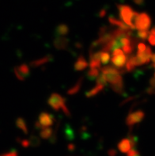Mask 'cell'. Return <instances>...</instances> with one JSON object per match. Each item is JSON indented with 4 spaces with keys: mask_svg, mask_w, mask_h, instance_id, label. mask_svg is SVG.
Instances as JSON below:
<instances>
[{
    "mask_svg": "<svg viewBox=\"0 0 155 156\" xmlns=\"http://www.w3.org/2000/svg\"><path fill=\"white\" fill-rule=\"evenodd\" d=\"M120 17L122 22L128 26L131 30H135V22L137 18L139 13L134 11L131 6L127 5H119L118 6Z\"/></svg>",
    "mask_w": 155,
    "mask_h": 156,
    "instance_id": "6da1fadb",
    "label": "cell"
},
{
    "mask_svg": "<svg viewBox=\"0 0 155 156\" xmlns=\"http://www.w3.org/2000/svg\"><path fill=\"white\" fill-rule=\"evenodd\" d=\"M121 71H116L113 73H108L104 75L105 76L106 81L109 83L110 87H112L116 93L120 94H124V82H123V78L121 76Z\"/></svg>",
    "mask_w": 155,
    "mask_h": 156,
    "instance_id": "7a4b0ae2",
    "label": "cell"
},
{
    "mask_svg": "<svg viewBox=\"0 0 155 156\" xmlns=\"http://www.w3.org/2000/svg\"><path fill=\"white\" fill-rule=\"evenodd\" d=\"M151 18L146 13H141L139 14L136 22H135V27L138 31L141 30H148L151 26Z\"/></svg>",
    "mask_w": 155,
    "mask_h": 156,
    "instance_id": "3957f363",
    "label": "cell"
},
{
    "mask_svg": "<svg viewBox=\"0 0 155 156\" xmlns=\"http://www.w3.org/2000/svg\"><path fill=\"white\" fill-rule=\"evenodd\" d=\"M48 104L55 111H59V109H63L66 105V100L60 94L54 93L50 96L48 100Z\"/></svg>",
    "mask_w": 155,
    "mask_h": 156,
    "instance_id": "277c9868",
    "label": "cell"
},
{
    "mask_svg": "<svg viewBox=\"0 0 155 156\" xmlns=\"http://www.w3.org/2000/svg\"><path fill=\"white\" fill-rule=\"evenodd\" d=\"M146 114L143 110H137L136 112H131L126 118V125L132 128L133 125L140 123L145 117Z\"/></svg>",
    "mask_w": 155,
    "mask_h": 156,
    "instance_id": "5b68a950",
    "label": "cell"
},
{
    "mask_svg": "<svg viewBox=\"0 0 155 156\" xmlns=\"http://www.w3.org/2000/svg\"><path fill=\"white\" fill-rule=\"evenodd\" d=\"M54 117L52 115L46 112H42L39 116V119H38V122L41 126V129H45V128H49L50 126L53 125L54 123Z\"/></svg>",
    "mask_w": 155,
    "mask_h": 156,
    "instance_id": "8992f818",
    "label": "cell"
},
{
    "mask_svg": "<svg viewBox=\"0 0 155 156\" xmlns=\"http://www.w3.org/2000/svg\"><path fill=\"white\" fill-rule=\"evenodd\" d=\"M53 44L58 50H66L68 48L69 40L64 37H57L55 38Z\"/></svg>",
    "mask_w": 155,
    "mask_h": 156,
    "instance_id": "52a82bcc",
    "label": "cell"
},
{
    "mask_svg": "<svg viewBox=\"0 0 155 156\" xmlns=\"http://www.w3.org/2000/svg\"><path fill=\"white\" fill-rule=\"evenodd\" d=\"M112 63L115 67L123 68L127 63V56L124 53L120 55H113L112 57Z\"/></svg>",
    "mask_w": 155,
    "mask_h": 156,
    "instance_id": "ba28073f",
    "label": "cell"
},
{
    "mask_svg": "<svg viewBox=\"0 0 155 156\" xmlns=\"http://www.w3.org/2000/svg\"><path fill=\"white\" fill-rule=\"evenodd\" d=\"M53 57L51 55H47L45 56H43L42 58H40L38 59H36L30 63V66L32 67H41V66L45 64V63H49L52 60Z\"/></svg>",
    "mask_w": 155,
    "mask_h": 156,
    "instance_id": "9c48e42d",
    "label": "cell"
},
{
    "mask_svg": "<svg viewBox=\"0 0 155 156\" xmlns=\"http://www.w3.org/2000/svg\"><path fill=\"white\" fill-rule=\"evenodd\" d=\"M118 149L120 152L122 153H128L129 151L132 149L131 141L128 138L123 139L119 144H118Z\"/></svg>",
    "mask_w": 155,
    "mask_h": 156,
    "instance_id": "30bf717a",
    "label": "cell"
},
{
    "mask_svg": "<svg viewBox=\"0 0 155 156\" xmlns=\"http://www.w3.org/2000/svg\"><path fill=\"white\" fill-rule=\"evenodd\" d=\"M87 67H88V63H87V61L86 60V59H85L83 55H80L75 63V71H83Z\"/></svg>",
    "mask_w": 155,
    "mask_h": 156,
    "instance_id": "8fae6325",
    "label": "cell"
},
{
    "mask_svg": "<svg viewBox=\"0 0 155 156\" xmlns=\"http://www.w3.org/2000/svg\"><path fill=\"white\" fill-rule=\"evenodd\" d=\"M83 78L81 77L80 79L77 81V83H75V85L73 86L72 87H71V88L67 90V94L74 95V94H76L78 92H79L81 87H82V85H83Z\"/></svg>",
    "mask_w": 155,
    "mask_h": 156,
    "instance_id": "7c38bea8",
    "label": "cell"
},
{
    "mask_svg": "<svg viewBox=\"0 0 155 156\" xmlns=\"http://www.w3.org/2000/svg\"><path fill=\"white\" fill-rule=\"evenodd\" d=\"M104 86L97 85L96 87H93L92 90H89L88 92H86V98H88L94 97L95 95H97V94H99L100 92H101V91L104 90Z\"/></svg>",
    "mask_w": 155,
    "mask_h": 156,
    "instance_id": "4fadbf2b",
    "label": "cell"
},
{
    "mask_svg": "<svg viewBox=\"0 0 155 156\" xmlns=\"http://www.w3.org/2000/svg\"><path fill=\"white\" fill-rule=\"evenodd\" d=\"M16 126L18 127L20 130H22L26 135L28 134V128L26 126V123L22 117H18L16 120Z\"/></svg>",
    "mask_w": 155,
    "mask_h": 156,
    "instance_id": "5bb4252c",
    "label": "cell"
},
{
    "mask_svg": "<svg viewBox=\"0 0 155 156\" xmlns=\"http://www.w3.org/2000/svg\"><path fill=\"white\" fill-rule=\"evenodd\" d=\"M17 69L18 70V71H19L20 73L23 75L24 77H25V79L30 75V67H29L27 64H26V63H22V64H21L20 66L17 67Z\"/></svg>",
    "mask_w": 155,
    "mask_h": 156,
    "instance_id": "9a60e30c",
    "label": "cell"
},
{
    "mask_svg": "<svg viewBox=\"0 0 155 156\" xmlns=\"http://www.w3.org/2000/svg\"><path fill=\"white\" fill-rule=\"evenodd\" d=\"M53 134V130L51 128H45L43 129L40 133V136L43 140H48L51 137Z\"/></svg>",
    "mask_w": 155,
    "mask_h": 156,
    "instance_id": "2e32d148",
    "label": "cell"
},
{
    "mask_svg": "<svg viewBox=\"0 0 155 156\" xmlns=\"http://www.w3.org/2000/svg\"><path fill=\"white\" fill-rule=\"evenodd\" d=\"M57 34L60 36H66L69 33V28L65 24H61L56 29Z\"/></svg>",
    "mask_w": 155,
    "mask_h": 156,
    "instance_id": "e0dca14e",
    "label": "cell"
},
{
    "mask_svg": "<svg viewBox=\"0 0 155 156\" xmlns=\"http://www.w3.org/2000/svg\"><path fill=\"white\" fill-rule=\"evenodd\" d=\"M135 67H136V65L134 62V55H131L126 63V70L128 71H132L135 69Z\"/></svg>",
    "mask_w": 155,
    "mask_h": 156,
    "instance_id": "ac0fdd59",
    "label": "cell"
},
{
    "mask_svg": "<svg viewBox=\"0 0 155 156\" xmlns=\"http://www.w3.org/2000/svg\"><path fill=\"white\" fill-rule=\"evenodd\" d=\"M29 141H30V146L34 147H37L40 146L41 144V140H40L39 137L36 136H31L29 139Z\"/></svg>",
    "mask_w": 155,
    "mask_h": 156,
    "instance_id": "d6986e66",
    "label": "cell"
},
{
    "mask_svg": "<svg viewBox=\"0 0 155 156\" xmlns=\"http://www.w3.org/2000/svg\"><path fill=\"white\" fill-rule=\"evenodd\" d=\"M99 75V69L97 68H91L87 73V76L90 79H94L98 77Z\"/></svg>",
    "mask_w": 155,
    "mask_h": 156,
    "instance_id": "ffe728a7",
    "label": "cell"
},
{
    "mask_svg": "<svg viewBox=\"0 0 155 156\" xmlns=\"http://www.w3.org/2000/svg\"><path fill=\"white\" fill-rule=\"evenodd\" d=\"M110 60V54L108 52L101 51L100 54V63L102 64H107Z\"/></svg>",
    "mask_w": 155,
    "mask_h": 156,
    "instance_id": "44dd1931",
    "label": "cell"
},
{
    "mask_svg": "<svg viewBox=\"0 0 155 156\" xmlns=\"http://www.w3.org/2000/svg\"><path fill=\"white\" fill-rule=\"evenodd\" d=\"M97 85H101V86H106L107 84V81H106L105 76H104L103 74H100V75H98V77L97 78L96 80Z\"/></svg>",
    "mask_w": 155,
    "mask_h": 156,
    "instance_id": "7402d4cb",
    "label": "cell"
},
{
    "mask_svg": "<svg viewBox=\"0 0 155 156\" xmlns=\"http://www.w3.org/2000/svg\"><path fill=\"white\" fill-rule=\"evenodd\" d=\"M137 35L140 39L145 41L149 37L150 32L148 30H141V31H138Z\"/></svg>",
    "mask_w": 155,
    "mask_h": 156,
    "instance_id": "603a6c76",
    "label": "cell"
},
{
    "mask_svg": "<svg viewBox=\"0 0 155 156\" xmlns=\"http://www.w3.org/2000/svg\"><path fill=\"white\" fill-rule=\"evenodd\" d=\"M150 87L147 89V93L149 94H155V79H151L150 81Z\"/></svg>",
    "mask_w": 155,
    "mask_h": 156,
    "instance_id": "cb8c5ba5",
    "label": "cell"
},
{
    "mask_svg": "<svg viewBox=\"0 0 155 156\" xmlns=\"http://www.w3.org/2000/svg\"><path fill=\"white\" fill-rule=\"evenodd\" d=\"M133 50H134V47L132 45L123 47V51H124V53L128 54V55H131V54L133 52Z\"/></svg>",
    "mask_w": 155,
    "mask_h": 156,
    "instance_id": "d4e9b609",
    "label": "cell"
},
{
    "mask_svg": "<svg viewBox=\"0 0 155 156\" xmlns=\"http://www.w3.org/2000/svg\"><path fill=\"white\" fill-rule=\"evenodd\" d=\"M138 51L137 53H141V52H143L144 51L146 48V46L145 44L143 43H139L138 44Z\"/></svg>",
    "mask_w": 155,
    "mask_h": 156,
    "instance_id": "484cf974",
    "label": "cell"
},
{
    "mask_svg": "<svg viewBox=\"0 0 155 156\" xmlns=\"http://www.w3.org/2000/svg\"><path fill=\"white\" fill-rule=\"evenodd\" d=\"M14 74H15V75H16V77L18 78V79H19V80H21V81H24V80H25V77H24L23 75H22V74L20 73L19 71H18V70L17 69V67H14Z\"/></svg>",
    "mask_w": 155,
    "mask_h": 156,
    "instance_id": "4316f807",
    "label": "cell"
},
{
    "mask_svg": "<svg viewBox=\"0 0 155 156\" xmlns=\"http://www.w3.org/2000/svg\"><path fill=\"white\" fill-rule=\"evenodd\" d=\"M20 144H21V145H22L23 147H29L30 146V141H29V140H26V139H24V140H20Z\"/></svg>",
    "mask_w": 155,
    "mask_h": 156,
    "instance_id": "83f0119b",
    "label": "cell"
},
{
    "mask_svg": "<svg viewBox=\"0 0 155 156\" xmlns=\"http://www.w3.org/2000/svg\"><path fill=\"white\" fill-rule=\"evenodd\" d=\"M18 152L16 151L15 150H12L10 152L3 153V154H1L0 156H18Z\"/></svg>",
    "mask_w": 155,
    "mask_h": 156,
    "instance_id": "f1b7e54d",
    "label": "cell"
},
{
    "mask_svg": "<svg viewBox=\"0 0 155 156\" xmlns=\"http://www.w3.org/2000/svg\"><path fill=\"white\" fill-rule=\"evenodd\" d=\"M148 41H149V43L151 44V45L155 46V37L154 36L150 34L149 37H148Z\"/></svg>",
    "mask_w": 155,
    "mask_h": 156,
    "instance_id": "f546056e",
    "label": "cell"
},
{
    "mask_svg": "<svg viewBox=\"0 0 155 156\" xmlns=\"http://www.w3.org/2000/svg\"><path fill=\"white\" fill-rule=\"evenodd\" d=\"M66 133H67V136H68V138L70 139V140L73 139L74 135H73V132L71 129H67V131H66Z\"/></svg>",
    "mask_w": 155,
    "mask_h": 156,
    "instance_id": "4dcf8cb0",
    "label": "cell"
},
{
    "mask_svg": "<svg viewBox=\"0 0 155 156\" xmlns=\"http://www.w3.org/2000/svg\"><path fill=\"white\" fill-rule=\"evenodd\" d=\"M134 98H135V97H131V98H129L126 99V100H124V101L121 103V105H125L126 103L128 102V101H131V100H132V99H134Z\"/></svg>",
    "mask_w": 155,
    "mask_h": 156,
    "instance_id": "1f68e13d",
    "label": "cell"
},
{
    "mask_svg": "<svg viewBox=\"0 0 155 156\" xmlns=\"http://www.w3.org/2000/svg\"><path fill=\"white\" fill-rule=\"evenodd\" d=\"M108 154H109L110 156H114L116 155V151L115 150H110L109 151H108Z\"/></svg>",
    "mask_w": 155,
    "mask_h": 156,
    "instance_id": "d6a6232c",
    "label": "cell"
},
{
    "mask_svg": "<svg viewBox=\"0 0 155 156\" xmlns=\"http://www.w3.org/2000/svg\"><path fill=\"white\" fill-rule=\"evenodd\" d=\"M150 60L153 62V64H155V53L152 54L151 57H150Z\"/></svg>",
    "mask_w": 155,
    "mask_h": 156,
    "instance_id": "836d02e7",
    "label": "cell"
},
{
    "mask_svg": "<svg viewBox=\"0 0 155 156\" xmlns=\"http://www.w3.org/2000/svg\"><path fill=\"white\" fill-rule=\"evenodd\" d=\"M150 34H151V35L154 36L155 37V26H153V27L152 28L151 30H150Z\"/></svg>",
    "mask_w": 155,
    "mask_h": 156,
    "instance_id": "e575fe53",
    "label": "cell"
},
{
    "mask_svg": "<svg viewBox=\"0 0 155 156\" xmlns=\"http://www.w3.org/2000/svg\"><path fill=\"white\" fill-rule=\"evenodd\" d=\"M68 148H69V150L73 151V150H74V149H75V146H74V145H73V144H69L68 145Z\"/></svg>",
    "mask_w": 155,
    "mask_h": 156,
    "instance_id": "d590c367",
    "label": "cell"
},
{
    "mask_svg": "<svg viewBox=\"0 0 155 156\" xmlns=\"http://www.w3.org/2000/svg\"><path fill=\"white\" fill-rule=\"evenodd\" d=\"M135 156H140V154H138V155H135Z\"/></svg>",
    "mask_w": 155,
    "mask_h": 156,
    "instance_id": "8d00e7d4",
    "label": "cell"
},
{
    "mask_svg": "<svg viewBox=\"0 0 155 156\" xmlns=\"http://www.w3.org/2000/svg\"><path fill=\"white\" fill-rule=\"evenodd\" d=\"M153 67H155V64H153Z\"/></svg>",
    "mask_w": 155,
    "mask_h": 156,
    "instance_id": "74e56055",
    "label": "cell"
},
{
    "mask_svg": "<svg viewBox=\"0 0 155 156\" xmlns=\"http://www.w3.org/2000/svg\"><path fill=\"white\" fill-rule=\"evenodd\" d=\"M154 79H155V74H154Z\"/></svg>",
    "mask_w": 155,
    "mask_h": 156,
    "instance_id": "f35d334b",
    "label": "cell"
}]
</instances>
